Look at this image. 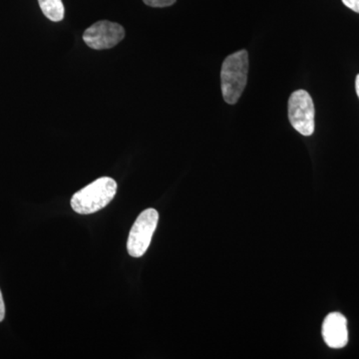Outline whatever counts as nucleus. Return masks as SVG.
Segmentation results:
<instances>
[{"mask_svg": "<svg viewBox=\"0 0 359 359\" xmlns=\"http://www.w3.org/2000/svg\"><path fill=\"white\" fill-rule=\"evenodd\" d=\"M117 183L109 177L97 179L74 194L71 207L80 215L94 214L100 211L114 199Z\"/></svg>", "mask_w": 359, "mask_h": 359, "instance_id": "obj_1", "label": "nucleus"}, {"mask_svg": "<svg viewBox=\"0 0 359 359\" xmlns=\"http://www.w3.org/2000/svg\"><path fill=\"white\" fill-rule=\"evenodd\" d=\"M249 72V55L240 50L228 56L221 71L222 93L226 103L236 104L245 88Z\"/></svg>", "mask_w": 359, "mask_h": 359, "instance_id": "obj_2", "label": "nucleus"}, {"mask_svg": "<svg viewBox=\"0 0 359 359\" xmlns=\"http://www.w3.org/2000/svg\"><path fill=\"white\" fill-rule=\"evenodd\" d=\"M159 214L155 209H147L141 212L130 231L127 250L130 256L141 257L147 252L157 228Z\"/></svg>", "mask_w": 359, "mask_h": 359, "instance_id": "obj_3", "label": "nucleus"}, {"mask_svg": "<svg viewBox=\"0 0 359 359\" xmlns=\"http://www.w3.org/2000/svg\"><path fill=\"white\" fill-rule=\"evenodd\" d=\"M289 118L290 124L304 136L314 132V105L313 98L306 90H297L290 97Z\"/></svg>", "mask_w": 359, "mask_h": 359, "instance_id": "obj_4", "label": "nucleus"}, {"mask_svg": "<svg viewBox=\"0 0 359 359\" xmlns=\"http://www.w3.org/2000/svg\"><path fill=\"white\" fill-rule=\"evenodd\" d=\"M125 37V30L118 23L102 20L94 23L85 30L83 40L90 48L95 50L112 48Z\"/></svg>", "mask_w": 359, "mask_h": 359, "instance_id": "obj_5", "label": "nucleus"}, {"mask_svg": "<svg viewBox=\"0 0 359 359\" xmlns=\"http://www.w3.org/2000/svg\"><path fill=\"white\" fill-rule=\"evenodd\" d=\"M323 337L332 348H342L348 342V330L346 316L339 313L328 314L323 321Z\"/></svg>", "mask_w": 359, "mask_h": 359, "instance_id": "obj_6", "label": "nucleus"}, {"mask_svg": "<svg viewBox=\"0 0 359 359\" xmlns=\"http://www.w3.org/2000/svg\"><path fill=\"white\" fill-rule=\"evenodd\" d=\"M40 8L49 20L58 22L65 18V6L62 0H39Z\"/></svg>", "mask_w": 359, "mask_h": 359, "instance_id": "obj_7", "label": "nucleus"}, {"mask_svg": "<svg viewBox=\"0 0 359 359\" xmlns=\"http://www.w3.org/2000/svg\"><path fill=\"white\" fill-rule=\"evenodd\" d=\"M143 1L151 7H167L173 6L176 0H143Z\"/></svg>", "mask_w": 359, "mask_h": 359, "instance_id": "obj_8", "label": "nucleus"}, {"mask_svg": "<svg viewBox=\"0 0 359 359\" xmlns=\"http://www.w3.org/2000/svg\"><path fill=\"white\" fill-rule=\"evenodd\" d=\"M344 6L353 11L354 13H359V0H342Z\"/></svg>", "mask_w": 359, "mask_h": 359, "instance_id": "obj_9", "label": "nucleus"}, {"mask_svg": "<svg viewBox=\"0 0 359 359\" xmlns=\"http://www.w3.org/2000/svg\"><path fill=\"white\" fill-rule=\"evenodd\" d=\"M4 316H6V306H4V297L0 292V323L4 320Z\"/></svg>", "mask_w": 359, "mask_h": 359, "instance_id": "obj_10", "label": "nucleus"}, {"mask_svg": "<svg viewBox=\"0 0 359 359\" xmlns=\"http://www.w3.org/2000/svg\"><path fill=\"white\" fill-rule=\"evenodd\" d=\"M355 90H356V94H358V98H359V74L358 76H356L355 79Z\"/></svg>", "mask_w": 359, "mask_h": 359, "instance_id": "obj_11", "label": "nucleus"}]
</instances>
